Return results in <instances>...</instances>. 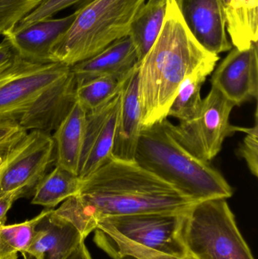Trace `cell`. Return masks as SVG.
I'll return each instance as SVG.
<instances>
[{
	"label": "cell",
	"mask_w": 258,
	"mask_h": 259,
	"mask_svg": "<svg viewBox=\"0 0 258 259\" xmlns=\"http://www.w3.org/2000/svg\"><path fill=\"white\" fill-rule=\"evenodd\" d=\"M195 202L136 161L111 158L81 181L78 194L53 212L85 239L101 219L144 213L187 212Z\"/></svg>",
	"instance_id": "6da1fadb"
},
{
	"label": "cell",
	"mask_w": 258,
	"mask_h": 259,
	"mask_svg": "<svg viewBox=\"0 0 258 259\" xmlns=\"http://www.w3.org/2000/svg\"><path fill=\"white\" fill-rule=\"evenodd\" d=\"M218 60L219 56L204 50L189 31L176 0H167L159 36L139 64L143 127L168 118L183 79L201 67H216Z\"/></svg>",
	"instance_id": "7a4b0ae2"
},
{
	"label": "cell",
	"mask_w": 258,
	"mask_h": 259,
	"mask_svg": "<svg viewBox=\"0 0 258 259\" xmlns=\"http://www.w3.org/2000/svg\"><path fill=\"white\" fill-rule=\"evenodd\" d=\"M75 89L71 67L29 62L16 55L0 72V122L49 134L74 103Z\"/></svg>",
	"instance_id": "3957f363"
},
{
	"label": "cell",
	"mask_w": 258,
	"mask_h": 259,
	"mask_svg": "<svg viewBox=\"0 0 258 259\" xmlns=\"http://www.w3.org/2000/svg\"><path fill=\"white\" fill-rule=\"evenodd\" d=\"M135 161L198 203L228 199L233 189L209 161H203L179 144L167 128L166 118L142 127Z\"/></svg>",
	"instance_id": "277c9868"
},
{
	"label": "cell",
	"mask_w": 258,
	"mask_h": 259,
	"mask_svg": "<svg viewBox=\"0 0 258 259\" xmlns=\"http://www.w3.org/2000/svg\"><path fill=\"white\" fill-rule=\"evenodd\" d=\"M185 213H144L101 219L94 242L112 259H180Z\"/></svg>",
	"instance_id": "5b68a950"
},
{
	"label": "cell",
	"mask_w": 258,
	"mask_h": 259,
	"mask_svg": "<svg viewBox=\"0 0 258 259\" xmlns=\"http://www.w3.org/2000/svg\"><path fill=\"white\" fill-rule=\"evenodd\" d=\"M145 1L94 0L77 9L71 27L51 50V62L73 66L128 36L132 21Z\"/></svg>",
	"instance_id": "8992f818"
},
{
	"label": "cell",
	"mask_w": 258,
	"mask_h": 259,
	"mask_svg": "<svg viewBox=\"0 0 258 259\" xmlns=\"http://www.w3.org/2000/svg\"><path fill=\"white\" fill-rule=\"evenodd\" d=\"M183 241L195 259H254L227 199L195 203L185 214Z\"/></svg>",
	"instance_id": "52a82bcc"
},
{
	"label": "cell",
	"mask_w": 258,
	"mask_h": 259,
	"mask_svg": "<svg viewBox=\"0 0 258 259\" xmlns=\"http://www.w3.org/2000/svg\"><path fill=\"white\" fill-rule=\"evenodd\" d=\"M234 105L215 88L202 100L198 113L177 125L166 118L167 128L188 152L203 161H212L222 149L227 137L236 132L230 123Z\"/></svg>",
	"instance_id": "ba28073f"
},
{
	"label": "cell",
	"mask_w": 258,
	"mask_h": 259,
	"mask_svg": "<svg viewBox=\"0 0 258 259\" xmlns=\"http://www.w3.org/2000/svg\"><path fill=\"white\" fill-rule=\"evenodd\" d=\"M56 161L53 137L39 130L27 132L0 165V195L34 190Z\"/></svg>",
	"instance_id": "9c48e42d"
},
{
	"label": "cell",
	"mask_w": 258,
	"mask_h": 259,
	"mask_svg": "<svg viewBox=\"0 0 258 259\" xmlns=\"http://www.w3.org/2000/svg\"><path fill=\"white\" fill-rule=\"evenodd\" d=\"M211 82L234 106L258 95L257 42L246 50L234 48L214 70Z\"/></svg>",
	"instance_id": "30bf717a"
},
{
	"label": "cell",
	"mask_w": 258,
	"mask_h": 259,
	"mask_svg": "<svg viewBox=\"0 0 258 259\" xmlns=\"http://www.w3.org/2000/svg\"><path fill=\"white\" fill-rule=\"evenodd\" d=\"M119 107L120 92L99 109L87 113L78 170L81 181L90 176L112 157Z\"/></svg>",
	"instance_id": "8fae6325"
},
{
	"label": "cell",
	"mask_w": 258,
	"mask_h": 259,
	"mask_svg": "<svg viewBox=\"0 0 258 259\" xmlns=\"http://www.w3.org/2000/svg\"><path fill=\"white\" fill-rule=\"evenodd\" d=\"M178 6L189 31L204 50L218 56L232 50L221 0H181Z\"/></svg>",
	"instance_id": "7c38bea8"
},
{
	"label": "cell",
	"mask_w": 258,
	"mask_h": 259,
	"mask_svg": "<svg viewBox=\"0 0 258 259\" xmlns=\"http://www.w3.org/2000/svg\"><path fill=\"white\" fill-rule=\"evenodd\" d=\"M76 13L64 18H48L3 33L15 54L29 62H51V52L59 38L71 27Z\"/></svg>",
	"instance_id": "4fadbf2b"
},
{
	"label": "cell",
	"mask_w": 258,
	"mask_h": 259,
	"mask_svg": "<svg viewBox=\"0 0 258 259\" xmlns=\"http://www.w3.org/2000/svg\"><path fill=\"white\" fill-rule=\"evenodd\" d=\"M142 127L137 65L126 77L120 91V107L111 158L135 161L136 146Z\"/></svg>",
	"instance_id": "5bb4252c"
},
{
	"label": "cell",
	"mask_w": 258,
	"mask_h": 259,
	"mask_svg": "<svg viewBox=\"0 0 258 259\" xmlns=\"http://www.w3.org/2000/svg\"><path fill=\"white\" fill-rule=\"evenodd\" d=\"M53 210L36 225L31 244L21 253L24 259H65L83 240L80 231Z\"/></svg>",
	"instance_id": "9a60e30c"
},
{
	"label": "cell",
	"mask_w": 258,
	"mask_h": 259,
	"mask_svg": "<svg viewBox=\"0 0 258 259\" xmlns=\"http://www.w3.org/2000/svg\"><path fill=\"white\" fill-rule=\"evenodd\" d=\"M139 64L136 48L127 36L92 58L73 65L71 70L78 85L96 77L125 75Z\"/></svg>",
	"instance_id": "2e32d148"
},
{
	"label": "cell",
	"mask_w": 258,
	"mask_h": 259,
	"mask_svg": "<svg viewBox=\"0 0 258 259\" xmlns=\"http://www.w3.org/2000/svg\"><path fill=\"white\" fill-rule=\"evenodd\" d=\"M87 112L74 100L51 136L56 147V164L78 176L86 132Z\"/></svg>",
	"instance_id": "e0dca14e"
},
{
	"label": "cell",
	"mask_w": 258,
	"mask_h": 259,
	"mask_svg": "<svg viewBox=\"0 0 258 259\" xmlns=\"http://www.w3.org/2000/svg\"><path fill=\"white\" fill-rule=\"evenodd\" d=\"M232 45L246 50L258 39V0H221Z\"/></svg>",
	"instance_id": "ac0fdd59"
},
{
	"label": "cell",
	"mask_w": 258,
	"mask_h": 259,
	"mask_svg": "<svg viewBox=\"0 0 258 259\" xmlns=\"http://www.w3.org/2000/svg\"><path fill=\"white\" fill-rule=\"evenodd\" d=\"M80 185L81 180L77 175L56 164L35 187L31 203L53 209L78 194Z\"/></svg>",
	"instance_id": "d6986e66"
},
{
	"label": "cell",
	"mask_w": 258,
	"mask_h": 259,
	"mask_svg": "<svg viewBox=\"0 0 258 259\" xmlns=\"http://www.w3.org/2000/svg\"><path fill=\"white\" fill-rule=\"evenodd\" d=\"M166 6L167 1L156 4L145 3L132 21L128 36L136 48L139 63L146 56L159 36L163 25Z\"/></svg>",
	"instance_id": "ffe728a7"
},
{
	"label": "cell",
	"mask_w": 258,
	"mask_h": 259,
	"mask_svg": "<svg viewBox=\"0 0 258 259\" xmlns=\"http://www.w3.org/2000/svg\"><path fill=\"white\" fill-rule=\"evenodd\" d=\"M215 69L213 66L201 67L183 79L168 111V118L174 117L180 121H185L198 113L202 102L201 87Z\"/></svg>",
	"instance_id": "44dd1931"
},
{
	"label": "cell",
	"mask_w": 258,
	"mask_h": 259,
	"mask_svg": "<svg viewBox=\"0 0 258 259\" xmlns=\"http://www.w3.org/2000/svg\"><path fill=\"white\" fill-rule=\"evenodd\" d=\"M130 72L125 75L96 77L76 85L75 100L87 113L93 112L119 94Z\"/></svg>",
	"instance_id": "7402d4cb"
},
{
	"label": "cell",
	"mask_w": 258,
	"mask_h": 259,
	"mask_svg": "<svg viewBox=\"0 0 258 259\" xmlns=\"http://www.w3.org/2000/svg\"><path fill=\"white\" fill-rule=\"evenodd\" d=\"M50 210L45 208L21 223L0 225V259H18V252H25L31 244L36 225Z\"/></svg>",
	"instance_id": "603a6c76"
},
{
	"label": "cell",
	"mask_w": 258,
	"mask_h": 259,
	"mask_svg": "<svg viewBox=\"0 0 258 259\" xmlns=\"http://www.w3.org/2000/svg\"><path fill=\"white\" fill-rule=\"evenodd\" d=\"M41 0H0V36L15 27Z\"/></svg>",
	"instance_id": "cb8c5ba5"
},
{
	"label": "cell",
	"mask_w": 258,
	"mask_h": 259,
	"mask_svg": "<svg viewBox=\"0 0 258 259\" xmlns=\"http://www.w3.org/2000/svg\"><path fill=\"white\" fill-rule=\"evenodd\" d=\"M92 1L94 0H41L37 6L15 27H23L36 21L48 19L68 8L74 6L78 9Z\"/></svg>",
	"instance_id": "d4e9b609"
},
{
	"label": "cell",
	"mask_w": 258,
	"mask_h": 259,
	"mask_svg": "<svg viewBox=\"0 0 258 259\" xmlns=\"http://www.w3.org/2000/svg\"><path fill=\"white\" fill-rule=\"evenodd\" d=\"M236 131L245 133L242 143L236 153L246 161L247 165L254 176H258V124L257 109L255 111V124L251 127H235Z\"/></svg>",
	"instance_id": "484cf974"
},
{
	"label": "cell",
	"mask_w": 258,
	"mask_h": 259,
	"mask_svg": "<svg viewBox=\"0 0 258 259\" xmlns=\"http://www.w3.org/2000/svg\"><path fill=\"white\" fill-rule=\"evenodd\" d=\"M28 131L14 122H0V165Z\"/></svg>",
	"instance_id": "4316f807"
},
{
	"label": "cell",
	"mask_w": 258,
	"mask_h": 259,
	"mask_svg": "<svg viewBox=\"0 0 258 259\" xmlns=\"http://www.w3.org/2000/svg\"><path fill=\"white\" fill-rule=\"evenodd\" d=\"M21 197H23V195L19 191L0 195V225H6L8 211L12 208L14 202Z\"/></svg>",
	"instance_id": "83f0119b"
},
{
	"label": "cell",
	"mask_w": 258,
	"mask_h": 259,
	"mask_svg": "<svg viewBox=\"0 0 258 259\" xmlns=\"http://www.w3.org/2000/svg\"><path fill=\"white\" fill-rule=\"evenodd\" d=\"M15 56L16 54L9 41L3 38V41L0 42V72L12 64Z\"/></svg>",
	"instance_id": "f1b7e54d"
},
{
	"label": "cell",
	"mask_w": 258,
	"mask_h": 259,
	"mask_svg": "<svg viewBox=\"0 0 258 259\" xmlns=\"http://www.w3.org/2000/svg\"><path fill=\"white\" fill-rule=\"evenodd\" d=\"M65 259H92L85 244V240H82Z\"/></svg>",
	"instance_id": "f546056e"
},
{
	"label": "cell",
	"mask_w": 258,
	"mask_h": 259,
	"mask_svg": "<svg viewBox=\"0 0 258 259\" xmlns=\"http://www.w3.org/2000/svg\"><path fill=\"white\" fill-rule=\"evenodd\" d=\"M167 0H148V2H147L146 3H148V4H156V3H162V2H166ZM176 2H177V4H180V2H181V0H176Z\"/></svg>",
	"instance_id": "4dcf8cb0"
},
{
	"label": "cell",
	"mask_w": 258,
	"mask_h": 259,
	"mask_svg": "<svg viewBox=\"0 0 258 259\" xmlns=\"http://www.w3.org/2000/svg\"><path fill=\"white\" fill-rule=\"evenodd\" d=\"M180 259H195L194 258H192V256H190V255H188V254H186L185 256H183V258H180Z\"/></svg>",
	"instance_id": "1f68e13d"
},
{
	"label": "cell",
	"mask_w": 258,
	"mask_h": 259,
	"mask_svg": "<svg viewBox=\"0 0 258 259\" xmlns=\"http://www.w3.org/2000/svg\"><path fill=\"white\" fill-rule=\"evenodd\" d=\"M124 259H133V258H124Z\"/></svg>",
	"instance_id": "d6a6232c"
},
{
	"label": "cell",
	"mask_w": 258,
	"mask_h": 259,
	"mask_svg": "<svg viewBox=\"0 0 258 259\" xmlns=\"http://www.w3.org/2000/svg\"></svg>",
	"instance_id": "836d02e7"
}]
</instances>
